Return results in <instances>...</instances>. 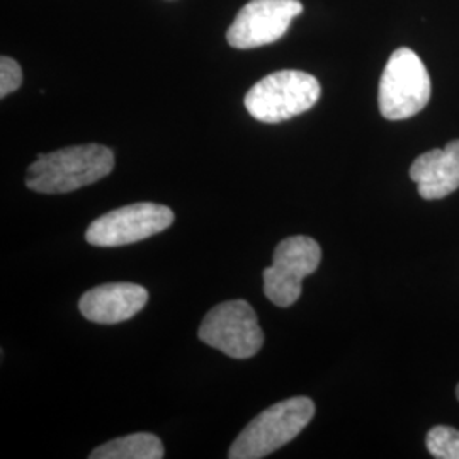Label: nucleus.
<instances>
[{
	"instance_id": "nucleus-7",
	"label": "nucleus",
	"mask_w": 459,
	"mask_h": 459,
	"mask_svg": "<svg viewBox=\"0 0 459 459\" xmlns=\"http://www.w3.org/2000/svg\"><path fill=\"white\" fill-rule=\"evenodd\" d=\"M174 213L164 204L134 203L102 214L85 231V240L94 247L136 244L169 229Z\"/></svg>"
},
{
	"instance_id": "nucleus-10",
	"label": "nucleus",
	"mask_w": 459,
	"mask_h": 459,
	"mask_svg": "<svg viewBox=\"0 0 459 459\" xmlns=\"http://www.w3.org/2000/svg\"><path fill=\"white\" fill-rule=\"evenodd\" d=\"M411 178L424 199H443L455 193L459 187V140L417 157Z\"/></svg>"
},
{
	"instance_id": "nucleus-6",
	"label": "nucleus",
	"mask_w": 459,
	"mask_h": 459,
	"mask_svg": "<svg viewBox=\"0 0 459 459\" xmlns=\"http://www.w3.org/2000/svg\"><path fill=\"white\" fill-rule=\"evenodd\" d=\"M322 261L316 240L296 235L279 242L273 265L264 271V293L281 308L295 305L301 296V282L313 274Z\"/></svg>"
},
{
	"instance_id": "nucleus-9",
	"label": "nucleus",
	"mask_w": 459,
	"mask_h": 459,
	"mask_svg": "<svg viewBox=\"0 0 459 459\" xmlns=\"http://www.w3.org/2000/svg\"><path fill=\"white\" fill-rule=\"evenodd\" d=\"M147 290L133 282H109L83 293L79 310L89 322L113 325L130 320L145 308Z\"/></svg>"
},
{
	"instance_id": "nucleus-2",
	"label": "nucleus",
	"mask_w": 459,
	"mask_h": 459,
	"mask_svg": "<svg viewBox=\"0 0 459 459\" xmlns=\"http://www.w3.org/2000/svg\"><path fill=\"white\" fill-rule=\"evenodd\" d=\"M315 403L307 396H295L261 411L238 434L230 447V459H261L291 443L310 424Z\"/></svg>"
},
{
	"instance_id": "nucleus-12",
	"label": "nucleus",
	"mask_w": 459,
	"mask_h": 459,
	"mask_svg": "<svg viewBox=\"0 0 459 459\" xmlns=\"http://www.w3.org/2000/svg\"><path fill=\"white\" fill-rule=\"evenodd\" d=\"M427 449L434 458L459 459V430L453 427L437 426L427 434Z\"/></svg>"
},
{
	"instance_id": "nucleus-3",
	"label": "nucleus",
	"mask_w": 459,
	"mask_h": 459,
	"mask_svg": "<svg viewBox=\"0 0 459 459\" xmlns=\"http://www.w3.org/2000/svg\"><path fill=\"white\" fill-rule=\"evenodd\" d=\"M322 94L320 82L301 70H279L255 83L246 96L248 115L276 125L310 111Z\"/></svg>"
},
{
	"instance_id": "nucleus-5",
	"label": "nucleus",
	"mask_w": 459,
	"mask_h": 459,
	"mask_svg": "<svg viewBox=\"0 0 459 459\" xmlns=\"http://www.w3.org/2000/svg\"><path fill=\"white\" fill-rule=\"evenodd\" d=\"M197 335L204 344L233 359H248L255 356L264 344L257 313L244 299L216 305L206 313Z\"/></svg>"
},
{
	"instance_id": "nucleus-11",
	"label": "nucleus",
	"mask_w": 459,
	"mask_h": 459,
	"mask_svg": "<svg viewBox=\"0 0 459 459\" xmlns=\"http://www.w3.org/2000/svg\"><path fill=\"white\" fill-rule=\"evenodd\" d=\"M91 459H162V441L148 432L130 434L102 444L91 453Z\"/></svg>"
},
{
	"instance_id": "nucleus-14",
	"label": "nucleus",
	"mask_w": 459,
	"mask_h": 459,
	"mask_svg": "<svg viewBox=\"0 0 459 459\" xmlns=\"http://www.w3.org/2000/svg\"><path fill=\"white\" fill-rule=\"evenodd\" d=\"M456 394H458V400H459V385H458V388H456Z\"/></svg>"
},
{
	"instance_id": "nucleus-4",
	"label": "nucleus",
	"mask_w": 459,
	"mask_h": 459,
	"mask_svg": "<svg viewBox=\"0 0 459 459\" xmlns=\"http://www.w3.org/2000/svg\"><path fill=\"white\" fill-rule=\"evenodd\" d=\"M432 83L420 56L411 48L394 49L383 70L377 104L383 117L407 119L420 113L430 100Z\"/></svg>"
},
{
	"instance_id": "nucleus-1",
	"label": "nucleus",
	"mask_w": 459,
	"mask_h": 459,
	"mask_svg": "<svg viewBox=\"0 0 459 459\" xmlns=\"http://www.w3.org/2000/svg\"><path fill=\"white\" fill-rule=\"evenodd\" d=\"M115 169L111 148L89 143L41 153L26 174V186L41 195H66L104 179Z\"/></svg>"
},
{
	"instance_id": "nucleus-13",
	"label": "nucleus",
	"mask_w": 459,
	"mask_h": 459,
	"mask_svg": "<svg viewBox=\"0 0 459 459\" xmlns=\"http://www.w3.org/2000/svg\"><path fill=\"white\" fill-rule=\"evenodd\" d=\"M22 83V70L16 60L9 56L0 58V98L16 92Z\"/></svg>"
},
{
	"instance_id": "nucleus-8",
	"label": "nucleus",
	"mask_w": 459,
	"mask_h": 459,
	"mask_svg": "<svg viewBox=\"0 0 459 459\" xmlns=\"http://www.w3.org/2000/svg\"><path fill=\"white\" fill-rule=\"evenodd\" d=\"M303 13L299 0H250L227 31L230 47L259 48L281 39L295 17Z\"/></svg>"
}]
</instances>
